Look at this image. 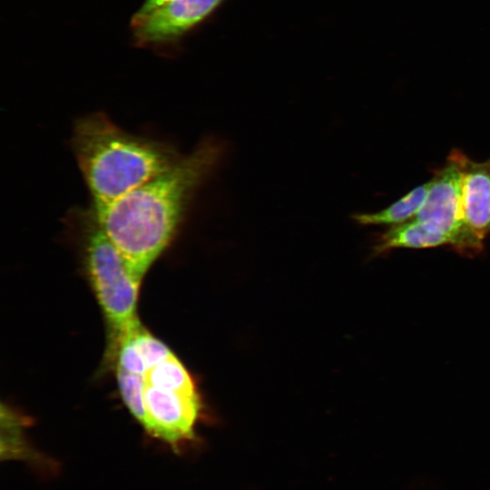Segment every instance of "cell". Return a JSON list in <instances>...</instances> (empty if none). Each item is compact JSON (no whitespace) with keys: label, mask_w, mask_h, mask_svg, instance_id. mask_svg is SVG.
<instances>
[{"label":"cell","mask_w":490,"mask_h":490,"mask_svg":"<svg viewBox=\"0 0 490 490\" xmlns=\"http://www.w3.org/2000/svg\"><path fill=\"white\" fill-rule=\"evenodd\" d=\"M463 154L453 149L446 164L434 172L426 198L413 219L428 230L447 237L458 254L472 258L483 250L484 240L471 230L464 215Z\"/></svg>","instance_id":"277c9868"},{"label":"cell","mask_w":490,"mask_h":490,"mask_svg":"<svg viewBox=\"0 0 490 490\" xmlns=\"http://www.w3.org/2000/svg\"><path fill=\"white\" fill-rule=\"evenodd\" d=\"M225 0H167L143 15H134L131 27L138 47L159 53L176 50L181 39L196 28Z\"/></svg>","instance_id":"5b68a950"},{"label":"cell","mask_w":490,"mask_h":490,"mask_svg":"<svg viewBox=\"0 0 490 490\" xmlns=\"http://www.w3.org/2000/svg\"><path fill=\"white\" fill-rule=\"evenodd\" d=\"M167 0H144L140 9L134 14V15H143L156 7L162 5Z\"/></svg>","instance_id":"7c38bea8"},{"label":"cell","mask_w":490,"mask_h":490,"mask_svg":"<svg viewBox=\"0 0 490 490\" xmlns=\"http://www.w3.org/2000/svg\"><path fill=\"white\" fill-rule=\"evenodd\" d=\"M225 154L223 141L205 138L163 172L100 210L92 208L138 277L142 279L174 240L198 190Z\"/></svg>","instance_id":"6da1fadb"},{"label":"cell","mask_w":490,"mask_h":490,"mask_svg":"<svg viewBox=\"0 0 490 490\" xmlns=\"http://www.w3.org/2000/svg\"><path fill=\"white\" fill-rule=\"evenodd\" d=\"M462 199L466 220L483 240L490 234V158L475 162L462 157Z\"/></svg>","instance_id":"52a82bcc"},{"label":"cell","mask_w":490,"mask_h":490,"mask_svg":"<svg viewBox=\"0 0 490 490\" xmlns=\"http://www.w3.org/2000/svg\"><path fill=\"white\" fill-rule=\"evenodd\" d=\"M70 218L87 278L117 348L124 334L140 322L136 311L142 279L106 235L92 208L74 211Z\"/></svg>","instance_id":"3957f363"},{"label":"cell","mask_w":490,"mask_h":490,"mask_svg":"<svg viewBox=\"0 0 490 490\" xmlns=\"http://www.w3.org/2000/svg\"><path fill=\"white\" fill-rule=\"evenodd\" d=\"M145 429L173 447L195 439V428L202 404L197 389L174 390L151 386L144 381Z\"/></svg>","instance_id":"8992f818"},{"label":"cell","mask_w":490,"mask_h":490,"mask_svg":"<svg viewBox=\"0 0 490 490\" xmlns=\"http://www.w3.org/2000/svg\"><path fill=\"white\" fill-rule=\"evenodd\" d=\"M449 246L445 235L428 230L423 224L412 219L389 227L381 233L373 246V255L379 256L395 249H430Z\"/></svg>","instance_id":"ba28073f"},{"label":"cell","mask_w":490,"mask_h":490,"mask_svg":"<svg viewBox=\"0 0 490 490\" xmlns=\"http://www.w3.org/2000/svg\"><path fill=\"white\" fill-rule=\"evenodd\" d=\"M72 148L95 211L163 172L181 156L169 143L122 129L102 112L77 119Z\"/></svg>","instance_id":"7a4b0ae2"},{"label":"cell","mask_w":490,"mask_h":490,"mask_svg":"<svg viewBox=\"0 0 490 490\" xmlns=\"http://www.w3.org/2000/svg\"><path fill=\"white\" fill-rule=\"evenodd\" d=\"M145 383L164 389H197L194 379L183 364L172 354L144 374Z\"/></svg>","instance_id":"30bf717a"},{"label":"cell","mask_w":490,"mask_h":490,"mask_svg":"<svg viewBox=\"0 0 490 490\" xmlns=\"http://www.w3.org/2000/svg\"><path fill=\"white\" fill-rule=\"evenodd\" d=\"M122 398L131 414L145 427L147 417L143 401L144 375L116 368Z\"/></svg>","instance_id":"8fae6325"},{"label":"cell","mask_w":490,"mask_h":490,"mask_svg":"<svg viewBox=\"0 0 490 490\" xmlns=\"http://www.w3.org/2000/svg\"><path fill=\"white\" fill-rule=\"evenodd\" d=\"M431 185V181L418 185L400 199L376 212L356 213L353 220L363 226H395L416 217L422 207Z\"/></svg>","instance_id":"9c48e42d"}]
</instances>
